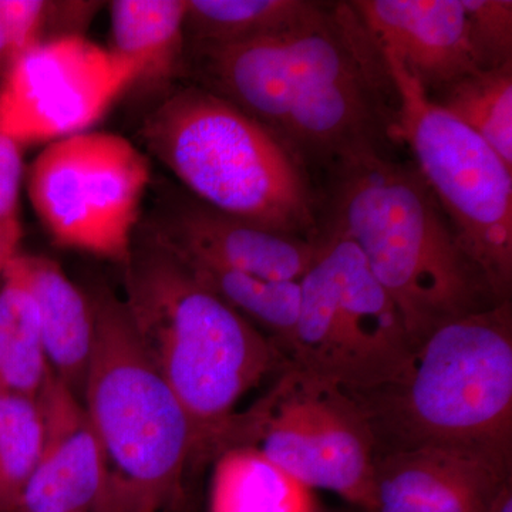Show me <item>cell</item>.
Listing matches in <instances>:
<instances>
[{
    "instance_id": "1",
    "label": "cell",
    "mask_w": 512,
    "mask_h": 512,
    "mask_svg": "<svg viewBox=\"0 0 512 512\" xmlns=\"http://www.w3.org/2000/svg\"><path fill=\"white\" fill-rule=\"evenodd\" d=\"M184 76L261 124L308 175L394 143L392 77L349 2L291 32L187 45Z\"/></svg>"
},
{
    "instance_id": "2",
    "label": "cell",
    "mask_w": 512,
    "mask_h": 512,
    "mask_svg": "<svg viewBox=\"0 0 512 512\" xmlns=\"http://www.w3.org/2000/svg\"><path fill=\"white\" fill-rule=\"evenodd\" d=\"M318 235L349 239L402 315L413 349L444 323L500 305L412 164L387 153L326 173Z\"/></svg>"
},
{
    "instance_id": "3",
    "label": "cell",
    "mask_w": 512,
    "mask_h": 512,
    "mask_svg": "<svg viewBox=\"0 0 512 512\" xmlns=\"http://www.w3.org/2000/svg\"><path fill=\"white\" fill-rule=\"evenodd\" d=\"M123 268L133 328L190 419L191 468L212 463L239 402L289 360L144 229Z\"/></svg>"
},
{
    "instance_id": "4",
    "label": "cell",
    "mask_w": 512,
    "mask_h": 512,
    "mask_svg": "<svg viewBox=\"0 0 512 512\" xmlns=\"http://www.w3.org/2000/svg\"><path fill=\"white\" fill-rule=\"evenodd\" d=\"M348 394L372 431L375 456L429 446L512 456L511 301L444 323L396 379Z\"/></svg>"
},
{
    "instance_id": "5",
    "label": "cell",
    "mask_w": 512,
    "mask_h": 512,
    "mask_svg": "<svg viewBox=\"0 0 512 512\" xmlns=\"http://www.w3.org/2000/svg\"><path fill=\"white\" fill-rule=\"evenodd\" d=\"M148 153L198 201L258 227L316 238L311 177L261 124L195 84L157 100L141 126Z\"/></svg>"
},
{
    "instance_id": "6",
    "label": "cell",
    "mask_w": 512,
    "mask_h": 512,
    "mask_svg": "<svg viewBox=\"0 0 512 512\" xmlns=\"http://www.w3.org/2000/svg\"><path fill=\"white\" fill-rule=\"evenodd\" d=\"M90 296L96 336L82 403L109 461L113 510H175L191 470L190 419L141 345L123 299L107 288Z\"/></svg>"
},
{
    "instance_id": "7",
    "label": "cell",
    "mask_w": 512,
    "mask_h": 512,
    "mask_svg": "<svg viewBox=\"0 0 512 512\" xmlns=\"http://www.w3.org/2000/svg\"><path fill=\"white\" fill-rule=\"evenodd\" d=\"M382 55L397 96L394 143L412 151L414 167L495 298L511 301V168L483 138L436 106L392 55Z\"/></svg>"
},
{
    "instance_id": "8",
    "label": "cell",
    "mask_w": 512,
    "mask_h": 512,
    "mask_svg": "<svg viewBox=\"0 0 512 512\" xmlns=\"http://www.w3.org/2000/svg\"><path fill=\"white\" fill-rule=\"evenodd\" d=\"M318 241V258L299 281L289 363L348 393L376 389L412 359L402 315L352 241L332 235Z\"/></svg>"
},
{
    "instance_id": "9",
    "label": "cell",
    "mask_w": 512,
    "mask_h": 512,
    "mask_svg": "<svg viewBox=\"0 0 512 512\" xmlns=\"http://www.w3.org/2000/svg\"><path fill=\"white\" fill-rule=\"evenodd\" d=\"M248 446L305 485L375 512V440L345 390L291 365L268 393L238 413L225 440ZM222 450V451H224Z\"/></svg>"
},
{
    "instance_id": "10",
    "label": "cell",
    "mask_w": 512,
    "mask_h": 512,
    "mask_svg": "<svg viewBox=\"0 0 512 512\" xmlns=\"http://www.w3.org/2000/svg\"><path fill=\"white\" fill-rule=\"evenodd\" d=\"M146 154L119 134L86 131L50 143L30 164L33 210L59 247L126 265L150 184Z\"/></svg>"
},
{
    "instance_id": "11",
    "label": "cell",
    "mask_w": 512,
    "mask_h": 512,
    "mask_svg": "<svg viewBox=\"0 0 512 512\" xmlns=\"http://www.w3.org/2000/svg\"><path fill=\"white\" fill-rule=\"evenodd\" d=\"M136 79L130 63L86 36L49 40L0 80V130L23 148L92 131Z\"/></svg>"
},
{
    "instance_id": "12",
    "label": "cell",
    "mask_w": 512,
    "mask_h": 512,
    "mask_svg": "<svg viewBox=\"0 0 512 512\" xmlns=\"http://www.w3.org/2000/svg\"><path fill=\"white\" fill-rule=\"evenodd\" d=\"M141 229L185 261L269 281H301L315 259L316 238L282 234L208 207L184 190H165Z\"/></svg>"
},
{
    "instance_id": "13",
    "label": "cell",
    "mask_w": 512,
    "mask_h": 512,
    "mask_svg": "<svg viewBox=\"0 0 512 512\" xmlns=\"http://www.w3.org/2000/svg\"><path fill=\"white\" fill-rule=\"evenodd\" d=\"M37 402L42 448L18 512H114L109 461L82 400L50 373Z\"/></svg>"
},
{
    "instance_id": "14",
    "label": "cell",
    "mask_w": 512,
    "mask_h": 512,
    "mask_svg": "<svg viewBox=\"0 0 512 512\" xmlns=\"http://www.w3.org/2000/svg\"><path fill=\"white\" fill-rule=\"evenodd\" d=\"M512 456L429 446L375 456V512H490L512 483Z\"/></svg>"
},
{
    "instance_id": "15",
    "label": "cell",
    "mask_w": 512,
    "mask_h": 512,
    "mask_svg": "<svg viewBox=\"0 0 512 512\" xmlns=\"http://www.w3.org/2000/svg\"><path fill=\"white\" fill-rule=\"evenodd\" d=\"M370 37L431 94L477 70L461 0L349 2Z\"/></svg>"
},
{
    "instance_id": "16",
    "label": "cell",
    "mask_w": 512,
    "mask_h": 512,
    "mask_svg": "<svg viewBox=\"0 0 512 512\" xmlns=\"http://www.w3.org/2000/svg\"><path fill=\"white\" fill-rule=\"evenodd\" d=\"M19 259L39 312L50 370L82 400L96 336L92 296L74 284L53 259L22 252Z\"/></svg>"
},
{
    "instance_id": "17",
    "label": "cell",
    "mask_w": 512,
    "mask_h": 512,
    "mask_svg": "<svg viewBox=\"0 0 512 512\" xmlns=\"http://www.w3.org/2000/svg\"><path fill=\"white\" fill-rule=\"evenodd\" d=\"M110 46L136 69L133 89L161 97L185 73V0H114Z\"/></svg>"
},
{
    "instance_id": "18",
    "label": "cell",
    "mask_w": 512,
    "mask_h": 512,
    "mask_svg": "<svg viewBox=\"0 0 512 512\" xmlns=\"http://www.w3.org/2000/svg\"><path fill=\"white\" fill-rule=\"evenodd\" d=\"M329 9L312 0H185V36L187 45H235L305 28Z\"/></svg>"
},
{
    "instance_id": "19",
    "label": "cell",
    "mask_w": 512,
    "mask_h": 512,
    "mask_svg": "<svg viewBox=\"0 0 512 512\" xmlns=\"http://www.w3.org/2000/svg\"><path fill=\"white\" fill-rule=\"evenodd\" d=\"M50 373L39 312L18 252L0 279V394L37 399Z\"/></svg>"
},
{
    "instance_id": "20",
    "label": "cell",
    "mask_w": 512,
    "mask_h": 512,
    "mask_svg": "<svg viewBox=\"0 0 512 512\" xmlns=\"http://www.w3.org/2000/svg\"><path fill=\"white\" fill-rule=\"evenodd\" d=\"M212 463L210 512H316L311 490L254 447H229Z\"/></svg>"
},
{
    "instance_id": "21",
    "label": "cell",
    "mask_w": 512,
    "mask_h": 512,
    "mask_svg": "<svg viewBox=\"0 0 512 512\" xmlns=\"http://www.w3.org/2000/svg\"><path fill=\"white\" fill-rule=\"evenodd\" d=\"M181 261L205 288L264 333L289 360L301 311L299 281H269L221 266Z\"/></svg>"
},
{
    "instance_id": "22",
    "label": "cell",
    "mask_w": 512,
    "mask_h": 512,
    "mask_svg": "<svg viewBox=\"0 0 512 512\" xmlns=\"http://www.w3.org/2000/svg\"><path fill=\"white\" fill-rule=\"evenodd\" d=\"M427 97L483 138L512 170V64L473 70Z\"/></svg>"
},
{
    "instance_id": "23",
    "label": "cell",
    "mask_w": 512,
    "mask_h": 512,
    "mask_svg": "<svg viewBox=\"0 0 512 512\" xmlns=\"http://www.w3.org/2000/svg\"><path fill=\"white\" fill-rule=\"evenodd\" d=\"M103 8L93 0H0V80L36 46L84 36Z\"/></svg>"
},
{
    "instance_id": "24",
    "label": "cell",
    "mask_w": 512,
    "mask_h": 512,
    "mask_svg": "<svg viewBox=\"0 0 512 512\" xmlns=\"http://www.w3.org/2000/svg\"><path fill=\"white\" fill-rule=\"evenodd\" d=\"M42 440L37 399L0 394V512H18Z\"/></svg>"
},
{
    "instance_id": "25",
    "label": "cell",
    "mask_w": 512,
    "mask_h": 512,
    "mask_svg": "<svg viewBox=\"0 0 512 512\" xmlns=\"http://www.w3.org/2000/svg\"><path fill=\"white\" fill-rule=\"evenodd\" d=\"M467 16L468 37L478 69L512 64V2L461 0Z\"/></svg>"
},
{
    "instance_id": "26",
    "label": "cell",
    "mask_w": 512,
    "mask_h": 512,
    "mask_svg": "<svg viewBox=\"0 0 512 512\" xmlns=\"http://www.w3.org/2000/svg\"><path fill=\"white\" fill-rule=\"evenodd\" d=\"M23 177V147L0 130V235L16 248L22 238L20 192Z\"/></svg>"
},
{
    "instance_id": "27",
    "label": "cell",
    "mask_w": 512,
    "mask_h": 512,
    "mask_svg": "<svg viewBox=\"0 0 512 512\" xmlns=\"http://www.w3.org/2000/svg\"><path fill=\"white\" fill-rule=\"evenodd\" d=\"M490 512H512V483L505 485Z\"/></svg>"
},
{
    "instance_id": "28",
    "label": "cell",
    "mask_w": 512,
    "mask_h": 512,
    "mask_svg": "<svg viewBox=\"0 0 512 512\" xmlns=\"http://www.w3.org/2000/svg\"><path fill=\"white\" fill-rule=\"evenodd\" d=\"M18 252L19 248L13 247L10 242L6 241V239L0 235V279H2L6 266H8L13 256L18 254Z\"/></svg>"
}]
</instances>
